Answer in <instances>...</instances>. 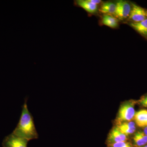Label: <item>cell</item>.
Instances as JSON below:
<instances>
[{"instance_id":"cell-15","label":"cell","mask_w":147,"mask_h":147,"mask_svg":"<svg viewBox=\"0 0 147 147\" xmlns=\"http://www.w3.org/2000/svg\"><path fill=\"white\" fill-rule=\"evenodd\" d=\"M140 102L143 106L147 107V96L142 98L140 100Z\"/></svg>"},{"instance_id":"cell-2","label":"cell","mask_w":147,"mask_h":147,"mask_svg":"<svg viewBox=\"0 0 147 147\" xmlns=\"http://www.w3.org/2000/svg\"><path fill=\"white\" fill-rule=\"evenodd\" d=\"M135 113L133 102L128 101L125 102L122 104L119 108L117 121L120 123L123 122L131 121V120L134 118Z\"/></svg>"},{"instance_id":"cell-7","label":"cell","mask_w":147,"mask_h":147,"mask_svg":"<svg viewBox=\"0 0 147 147\" xmlns=\"http://www.w3.org/2000/svg\"><path fill=\"white\" fill-rule=\"evenodd\" d=\"M74 3L75 5L83 9L88 13H95L97 11V5L92 3L89 0H76Z\"/></svg>"},{"instance_id":"cell-12","label":"cell","mask_w":147,"mask_h":147,"mask_svg":"<svg viewBox=\"0 0 147 147\" xmlns=\"http://www.w3.org/2000/svg\"><path fill=\"white\" fill-rule=\"evenodd\" d=\"M133 140H134V144L138 146H142L147 144V142L140 135L139 131H138L135 134L133 138Z\"/></svg>"},{"instance_id":"cell-1","label":"cell","mask_w":147,"mask_h":147,"mask_svg":"<svg viewBox=\"0 0 147 147\" xmlns=\"http://www.w3.org/2000/svg\"><path fill=\"white\" fill-rule=\"evenodd\" d=\"M28 98H25L20 118L12 133L16 136L28 140L38 138V133L35 125L34 119L29 111L27 105Z\"/></svg>"},{"instance_id":"cell-6","label":"cell","mask_w":147,"mask_h":147,"mask_svg":"<svg viewBox=\"0 0 147 147\" xmlns=\"http://www.w3.org/2000/svg\"><path fill=\"white\" fill-rule=\"evenodd\" d=\"M127 140V136L121 132L117 127L113 128L108 135V141L110 144L126 142Z\"/></svg>"},{"instance_id":"cell-10","label":"cell","mask_w":147,"mask_h":147,"mask_svg":"<svg viewBox=\"0 0 147 147\" xmlns=\"http://www.w3.org/2000/svg\"><path fill=\"white\" fill-rule=\"evenodd\" d=\"M116 9V3L112 2H106L102 4L99 11L103 14L111 15V14H115Z\"/></svg>"},{"instance_id":"cell-13","label":"cell","mask_w":147,"mask_h":147,"mask_svg":"<svg viewBox=\"0 0 147 147\" xmlns=\"http://www.w3.org/2000/svg\"><path fill=\"white\" fill-rule=\"evenodd\" d=\"M117 127L121 132H122L123 134H125L126 136L132 134V133H134L136 129V127L129 128V127H124L120 125H118Z\"/></svg>"},{"instance_id":"cell-14","label":"cell","mask_w":147,"mask_h":147,"mask_svg":"<svg viewBox=\"0 0 147 147\" xmlns=\"http://www.w3.org/2000/svg\"><path fill=\"white\" fill-rule=\"evenodd\" d=\"M108 146L109 147H132L129 143L126 142L110 144Z\"/></svg>"},{"instance_id":"cell-9","label":"cell","mask_w":147,"mask_h":147,"mask_svg":"<svg viewBox=\"0 0 147 147\" xmlns=\"http://www.w3.org/2000/svg\"><path fill=\"white\" fill-rule=\"evenodd\" d=\"M129 25L140 34L147 38V19L137 23L131 22Z\"/></svg>"},{"instance_id":"cell-16","label":"cell","mask_w":147,"mask_h":147,"mask_svg":"<svg viewBox=\"0 0 147 147\" xmlns=\"http://www.w3.org/2000/svg\"><path fill=\"white\" fill-rule=\"evenodd\" d=\"M89 1L92 3L97 5L102 2V1L100 0H89Z\"/></svg>"},{"instance_id":"cell-17","label":"cell","mask_w":147,"mask_h":147,"mask_svg":"<svg viewBox=\"0 0 147 147\" xmlns=\"http://www.w3.org/2000/svg\"><path fill=\"white\" fill-rule=\"evenodd\" d=\"M144 133L147 136V125L145 127L144 131H143Z\"/></svg>"},{"instance_id":"cell-8","label":"cell","mask_w":147,"mask_h":147,"mask_svg":"<svg viewBox=\"0 0 147 147\" xmlns=\"http://www.w3.org/2000/svg\"><path fill=\"white\" fill-rule=\"evenodd\" d=\"M134 119L137 126L145 127L147 125V110H142L135 113Z\"/></svg>"},{"instance_id":"cell-4","label":"cell","mask_w":147,"mask_h":147,"mask_svg":"<svg viewBox=\"0 0 147 147\" xmlns=\"http://www.w3.org/2000/svg\"><path fill=\"white\" fill-rule=\"evenodd\" d=\"M29 141L16 136L13 133L5 137L2 142L3 147H28Z\"/></svg>"},{"instance_id":"cell-18","label":"cell","mask_w":147,"mask_h":147,"mask_svg":"<svg viewBox=\"0 0 147 147\" xmlns=\"http://www.w3.org/2000/svg\"><path fill=\"white\" fill-rule=\"evenodd\" d=\"M142 147H147V146H145Z\"/></svg>"},{"instance_id":"cell-3","label":"cell","mask_w":147,"mask_h":147,"mask_svg":"<svg viewBox=\"0 0 147 147\" xmlns=\"http://www.w3.org/2000/svg\"><path fill=\"white\" fill-rule=\"evenodd\" d=\"M116 9L115 15V18L120 20L128 18L131 9V5L127 1H118L116 3Z\"/></svg>"},{"instance_id":"cell-11","label":"cell","mask_w":147,"mask_h":147,"mask_svg":"<svg viewBox=\"0 0 147 147\" xmlns=\"http://www.w3.org/2000/svg\"><path fill=\"white\" fill-rule=\"evenodd\" d=\"M102 23L103 25L112 28H115L119 26L118 19L112 15L104 14L102 17Z\"/></svg>"},{"instance_id":"cell-5","label":"cell","mask_w":147,"mask_h":147,"mask_svg":"<svg viewBox=\"0 0 147 147\" xmlns=\"http://www.w3.org/2000/svg\"><path fill=\"white\" fill-rule=\"evenodd\" d=\"M128 18L131 22L134 23L144 21L147 19V9L132 3L131 12Z\"/></svg>"}]
</instances>
